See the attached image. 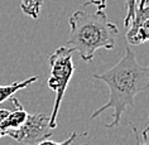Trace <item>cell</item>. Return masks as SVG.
I'll return each instance as SVG.
<instances>
[{
  "mask_svg": "<svg viewBox=\"0 0 149 145\" xmlns=\"http://www.w3.org/2000/svg\"><path fill=\"white\" fill-rule=\"evenodd\" d=\"M94 78L107 85L109 100L105 105L92 112L90 120H94L104 111L113 109L111 122L105 125V128L111 129L120 124L121 115L126 107H134L135 96L149 88V66H140L135 53L128 46L125 48V54L113 68L101 75H94Z\"/></svg>",
  "mask_w": 149,
  "mask_h": 145,
  "instance_id": "1",
  "label": "cell"
},
{
  "mask_svg": "<svg viewBox=\"0 0 149 145\" xmlns=\"http://www.w3.org/2000/svg\"><path fill=\"white\" fill-rule=\"evenodd\" d=\"M68 23L67 47L77 52L84 62L90 63L97 49H114L119 29L116 24L107 20L105 10H96L95 13L76 10L71 14Z\"/></svg>",
  "mask_w": 149,
  "mask_h": 145,
  "instance_id": "2",
  "label": "cell"
},
{
  "mask_svg": "<svg viewBox=\"0 0 149 145\" xmlns=\"http://www.w3.org/2000/svg\"><path fill=\"white\" fill-rule=\"evenodd\" d=\"M72 53H73L72 48L63 46V47H58L48 58L51 67V75L48 77V87L53 92H56L53 110H52V114L49 115L51 129H56V126H57L56 119H57L65 92L74 73Z\"/></svg>",
  "mask_w": 149,
  "mask_h": 145,
  "instance_id": "3",
  "label": "cell"
},
{
  "mask_svg": "<svg viewBox=\"0 0 149 145\" xmlns=\"http://www.w3.org/2000/svg\"><path fill=\"white\" fill-rule=\"evenodd\" d=\"M49 126V115L47 114H28L23 125L18 129L10 130L6 136L12 137L18 143L25 145H36L52 135Z\"/></svg>",
  "mask_w": 149,
  "mask_h": 145,
  "instance_id": "4",
  "label": "cell"
},
{
  "mask_svg": "<svg viewBox=\"0 0 149 145\" xmlns=\"http://www.w3.org/2000/svg\"><path fill=\"white\" fill-rule=\"evenodd\" d=\"M10 102L13 103L14 110L10 111V114L8 115V117L3 121L1 126H0V137L6 136V134L10 130L18 129L20 125H23V122L25 121V119L28 116V112L24 110V107L22 106V103L19 102V100L15 97H10Z\"/></svg>",
  "mask_w": 149,
  "mask_h": 145,
  "instance_id": "5",
  "label": "cell"
},
{
  "mask_svg": "<svg viewBox=\"0 0 149 145\" xmlns=\"http://www.w3.org/2000/svg\"><path fill=\"white\" fill-rule=\"evenodd\" d=\"M148 18H149V0H138L135 6V13H134V17L132 22H130L128 31H126V40H128V43L132 40L134 34L138 31V28L140 27V24Z\"/></svg>",
  "mask_w": 149,
  "mask_h": 145,
  "instance_id": "6",
  "label": "cell"
},
{
  "mask_svg": "<svg viewBox=\"0 0 149 145\" xmlns=\"http://www.w3.org/2000/svg\"><path fill=\"white\" fill-rule=\"evenodd\" d=\"M38 80V76H32L29 78L24 80V81H19V82H14L12 85H6V86H1L0 85V103L9 100L12 96L18 92L19 90H23V88L31 86L33 82Z\"/></svg>",
  "mask_w": 149,
  "mask_h": 145,
  "instance_id": "7",
  "label": "cell"
},
{
  "mask_svg": "<svg viewBox=\"0 0 149 145\" xmlns=\"http://www.w3.org/2000/svg\"><path fill=\"white\" fill-rule=\"evenodd\" d=\"M20 1V9L25 15L38 19L40 9L43 6V0H19Z\"/></svg>",
  "mask_w": 149,
  "mask_h": 145,
  "instance_id": "8",
  "label": "cell"
},
{
  "mask_svg": "<svg viewBox=\"0 0 149 145\" xmlns=\"http://www.w3.org/2000/svg\"><path fill=\"white\" fill-rule=\"evenodd\" d=\"M145 42H149V18L145 19L143 23L140 24V27L138 28L136 33L134 34V37L129 42V44L139 46V44H143Z\"/></svg>",
  "mask_w": 149,
  "mask_h": 145,
  "instance_id": "9",
  "label": "cell"
},
{
  "mask_svg": "<svg viewBox=\"0 0 149 145\" xmlns=\"http://www.w3.org/2000/svg\"><path fill=\"white\" fill-rule=\"evenodd\" d=\"M87 135V131H84V133H76V131H72L71 135L67 137L65 141H61V143H56V141H52V140H48V139H44L39 143H37L36 145H71L74 141V139L80 136H86Z\"/></svg>",
  "mask_w": 149,
  "mask_h": 145,
  "instance_id": "10",
  "label": "cell"
},
{
  "mask_svg": "<svg viewBox=\"0 0 149 145\" xmlns=\"http://www.w3.org/2000/svg\"><path fill=\"white\" fill-rule=\"evenodd\" d=\"M138 0H125V17H124V27L128 29L130 25V22H132L134 13H135V6H136Z\"/></svg>",
  "mask_w": 149,
  "mask_h": 145,
  "instance_id": "11",
  "label": "cell"
},
{
  "mask_svg": "<svg viewBox=\"0 0 149 145\" xmlns=\"http://www.w3.org/2000/svg\"><path fill=\"white\" fill-rule=\"evenodd\" d=\"M130 126H132L134 136H135V145H149V125L143 130V133H141V137H139V135H138V131H136L135 126H134L133 124H130Z\"/></svg>",
  "mask_w": 149,
  "mask_h": 145,
  "instance_id": "12",
  "label": "cell"
},
{
  "mask_svg": "<svg viewBox=\"0 0 149 145\" xmlns=\"http://www.w3.org/2000/svg\"><path fill=\"white\" fill-rule=\"evenodd\" d=\"M106 4H107V0H87L85 3L84 6L87 5H95L97 10H105L106 9Z\"/></svg>",
  "mask_w": 149,
  "mask_h": 145,
  "instance_id": "13",
  "label": "cell"
},
{
  "mask_svg": "<svg viewBox=\"0 0 149 145\" xmlns=\"http://www.w3.org/2000/svg\"><path fill=\"white\" fill-rule=\"evenodd\" d=\"M10 114V111L9 110H6V109H0V126H1L3 124V121L5 120L6 117H8V115Z\"/></svg>",
  "mask_w": 149,
  "mask_h": 145,
  "instance_id": "14",
  "label": "cell"
},
{
  "mask_svg": "<svg viewBox=\"0 0 149 145\" xmlns=\"http://www.w3.org/2000/svg\"><path fill=\"white\" fill-rule=\"evenodd\" d=\"M81 145H88V144H87V143H86V144H81Z\"/></svg>",
  "mask_w": 149,
  "mask_h": 145,
  "instance_id": "15",
  "label": "cell"
}]
</instances>
